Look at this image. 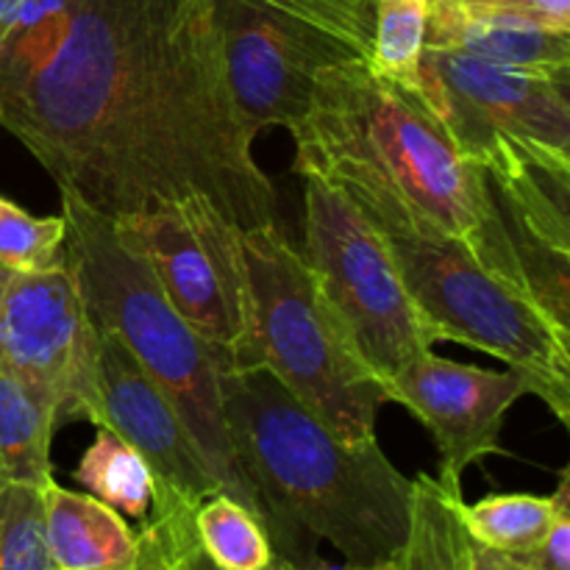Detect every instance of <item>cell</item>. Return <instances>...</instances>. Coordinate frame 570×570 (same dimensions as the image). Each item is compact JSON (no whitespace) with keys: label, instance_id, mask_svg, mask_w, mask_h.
Returning a JSON list of instances; mask_svg holds the SVG:
<instances>
[{"label":"cell","instance_id":"obj_13","mask_svg":"<svg viewBox=\"0 0 570 570\" xmlns=\"http://www.w3.org/2000/svg\"><path fill=\"white\" fill-rule=\"evenodd\" d=\"M390 404H401L432 432L440 451L438 479L462 484V473L490 454H501L507 412L529 382L515 371L460 365L434 351L417 354L387 382ZM532 395V393H529Z\"/></svg>","mask_w":570,"mask_h":570},{"label":"cell","instance_id":"obj_17","mask_svg":"<svg viewBox=\"0 0 570 570\" xmlns=\"http://www.w3.org/2000/svg\"><path fill=\"white\" fill-rule=\"evenodd\" d=\"M59 426V404L37 384L0 371V484L53 482L50 440Z\"/></svg>","mask_w":570,"mask_h":570},{"label":"cell","instance_id":"obj_10","mask_svg":"<svg viewBox=\"0 0 570 570\" xmlns=\"http://www.w3.org/2000/svg\"><path fill=\"white\" fill-rule=\"evenodd\" d=\"M421 81L462 159L510 142L570 170V70L495 65L423 45Z\"/></svg>","mask_w":570,"mask_h":570},{"label":"cell","instance_id":"obj_27","mask_svg":"<svg viewBox=\"0 0 570 570\" xmlns=\"http://www.w3.org/2000/svg\"><path fill=\"white\" fill-rule=\"evenodd\" d=\"M139 540H142V554H139V562L134 570H161L165 566V557H161V546L156 540L154 529L142 521V529H139Z\"/></svg>","mask_w":570,"mask_h":570},{"label":"cell","instance_id":"obj_25","mask_svg":"<svg viewBox=\"0 0 570 570\" xmlns=\"http://www.w3.org/2000/svg\"><path fill=\"white\" fill-rule=\"evenodd\" d=\"M195 507L189 501L178 499L170 493H154V504H150L148 523L154 534L159 538L161 554H165V570H223L217 568L209 557L200 549L198 538H195L193 523ZM262 570H295L284 557L273 554Z\"/></svg>","mask_w":570,"mask_h":570},{"label":"cell","instance_id":"obj_14","mask_svg":"<svg viewBox=\"0 0 570 570\" xmlns=\"http://www.w3.org/2000/svg\"><path fill=\"white\" fill-rule=\"evenodd\" d=\"M95 387L98 423L142 454L154 473V493H170L198 507L223 484L206 465L178 412L150 382L131 351L95 323Z\"/></svg>","mask_w":570,"mask_h":570},{"label":"cell","instance_id":"obj_28","mask_svg":"<svg viewBox=\"0 0 570 570\" xmlns=\"http://www.w3.org/2000/svg\"><path fill=\"white\" fill-rule=\"evenodd\" d=\"M445 3L471 6V9H479V6H495V3H499V0H445Z\"/></svg>","mask_w":570,"mask_h":570},{"label":"cell","instance_id":"obj_21","mask_svg":"<svg viewBox=\"0 0 570 570\" xmlns=\"http://www.w3.org/2000/svg\"><path fill=\"white\" fill-rule=\"evenodd\" d=\"M193 523L204 554L223 570H262L276 554L254 512L226 493L200 501Z\"/></svg>","mask_w":570,"mask_h":570},{"label":"cell","instance_id":"obj_11","mask_svg":"<svg viewBox=\"0 0 570 570\" xmlns=\"http://www.w3.org/2000/svg\"><path fill=\"white\" fill-rule=\"evenodd\" d=\"M0 360L53 395L59 423H98L95 321L67 262L39 273L0 267Z\"/></svg>","mask_w":570,"mask_h":570},{"label":"cell","instance_id":"obj_16","mask_svg":"<svg viewBox=\"0 0 570 570\" xmlns=\"http://www.w3.org/2000/svg\"><path fill=\"white\" fill-rule=\"evenodd\" d=\"M45 540L59 570H134L142 540L126 518L95 495L56 482L42 488Z\"/></svg>","mask_w":570,"mask_h":570},{"label":"cell","instance_id":"obj_18","mask_svg":"<svg viewBox=\"0 0 570 570\" xmlns=\"http://www.w3.org/2000/svg\"><path fill=\"white\" fill-rule=\"evenodd\" d=\"M460 501L462 484L429 473L412 479L410 534L395 557V570H476Z\"/></svg>","mask_w":570,"mask_h":570},{"label":"cell","instance_id":"obj_23","mask_svg":"<svg viewBox=\"0 0 570 570\" xmlns=\"http://www.w3.org/2000/svg\"><path fill=\"white\" fill-rule=\"evenodd\" d=\"M0 570H59L45 540L42 488L0 484Z\"/></svg>","mask_w":570,"mask_h":570},{"label":"cell","instance_id":"obj_30","mask_svg":"<svg viewBox=\"0 0 570 570\" xmlns=\"http://www.w3.org/2000/svg\"><path fill=\"white\" fill-rule=\"evenodd\" d=\"M156 540H159V538H156ZM161 557H165V554H161ZM161 570H165V566H161Z\"/></svg>","mask_w":570,"mask_h":570},{"label":"cell","instance_id":"obj_6","mask_svg":"<svg viewBox=\"0 0 570 570\" xmlns=\"http://www.w3.org/2000/svg\"><path fill=\"white\" fill-rule=\"evenodd\" d=\"M239 243L248 282V367H265L343 443H373L390 387L367 365L304 254L282 223L248 228Z\"/></svg>","mask_w":570,"mask_h":570},{"label":"cell","instance_id":"obj_29","mask_svg":"<svg viewBox=\"0 0 570 570\" xmlns=\"http://www.w3.org/2000/svg\"><path fill=\"white\" fill-rule=\"evenodd\" d=\"M0 371H3V360H0Z\"/></svg>","mask_w":570,"mask_h":570},{"label":"cell","instance_id":"obj_2","mask_svg":"<svg viewBox=\"0 0 570 570\" xmlns=\"http://www.w3.org/2000/svg\"><path fill=\"white\" fill-rule=\"evenodd\" d=\"M220 395L234 454L278 557L295 570L317 566V540L348 566L399 557L410 534L412 479L379 440L343 443L265 367L220 373Z\"/></svg>","mask_w":570,"mask_h":570},{"label":"cell","instance_id":"obj_12","mask_svg":"<svg viewBox=\"0 0 570 570\" xmlns=\"http://www.w3.org/2000/svg\"><path fill=\"white\" fill-rule=\"evenodd\" d=\"M482 176L527 293L570 328V170L551 167L510 142L468 159Z\"/></svg>","mask_w":570,"mask_h":570},{"label":"cell","instance_id":"obj_24","mask_svg":"<svg viewBox=\"0 0 570 570\" xmlns=\"http://www.w3.org/2000/svg\"><path fill=\"white\" fill-rule=\"evenodd\" d=\"M65 217H33L0 195V267L14 273L53 271L67 262Z\"/></svg>","mask_w":570,"mask_h":570},{"label":"cell","instance_id":"obj_9","mask_svg":"<svg viewBox=\"0 0 570 570\" xmlns=\"http://www.w3.org/2000/svg\"><path fill=\"white\" fill-rule=\"evenodd\" d=\"M111 223L120 243L150 267L173 309L206 340L217 371L248 367L243 232L206 200Z\"/></svg>","mask_w":570,"mask_h":570},{"label":"cell","instance_id":"obj_5","mask_svg":"<svg viewBox=\"0 0 570 570\" xmlns=\"http://www.w3.org/2000/svg\"><path fill=\"white\" fill-rule=\"evenodd\" d=\"M59 195L67 223V267L76 276L92 321L109 328L131 351L193 434L206 465L223 484V493L248 507L262 523L259 499L234 454L223 412L220 371L212 348L173 309L150 267L120 243L115 223L81 204L76 195L65 189H59Z\"/></svg>","mask_w":570,"mask_h":570},{"label":"cell","instance_id":"obj_26","mask_svg":"<svg viewBox=\"0 0 570 570\" xmlns=\"http://www.w3.org/2000/svg\"><path fill=\"white\" fill-rule=\"evenodd\" d=\"M495 6L554 31H570V0H499Z\"/></svg>","mask_w":570,"mask_h":570},{"label":"cell","instance_id":"obj_4","mask_svg":"<svg viewBox=\"0 0 570 570\" xmlns=\"http://www.w3.org/2000/svg\"><path fill=\"white\" fill-rule=\"evenodd\" d=\"M351 200L379 232L406 293L438 332L504 362L570 426V328L551 321L523 289L490 273L465 243L406 204L387 181L343 159H295Z\"/></svg>","mask_w":570,"mask_h":570},{"label":"cell","instance_id":"obj_7","mask_svg":"<svg viewBox=\"0 0 570 570\" xmlns=\"http://www.w3.org/2000/svg\"><path fill=\"white\" fill-rule=\"evenodd\" d=\"M228 83L254 134L293 128L326 70L371 59L376 0H209Z\"/></svg>","mask_w":570,"mask_h":570},{"label":"cell","instance_id":"obj_15","mask_svg":"<svg viewBox=\"0 0 570 570\" xmlns=\"http://www.w3.org/2000/svg\"><path fill=\"white\" fill-rule=\"evenodd\" d=\"M426 45L462 50L495 65L570 70V31H554L499 6L429 0Z\"/></svg>","mask_w":570,"mask_h":570},{"label":"cell","instance_id":"obj_1","mask_svg":"<svg viewBox=\"0 0 570 570\" xmlns=\"http://www.w3.org/2000/svg\"><path fill=\"white\" fill-rule=\"evenodd\" d=\"M0 122L109 220L206 200L278 223L209 0H0Z\"/></svg>","mask_w":570,"mask_h":570},{"label":"cell","instance_id":"obj_20","mask_svg":"<svg viewBox=\"0 0 570 570\" xmlns=\"http://www.w3.org/2000/svg\"><path fill=\"white\" fill-rule=\"evenodd\" d=\"M95 443L83 451L72 471L78 484L98 501L109 504L120 515L145 521L154 504V473L137 449L122 443L111 429L95 426Z\"/></svg>","mask_w":570,"mask_h":570},{"label":"cell","instance_id":"obj_8","mask_svg":"<svg viewBox=\"0 0 570 570\" xmlns=\"http://www.w3.org/2000/svg\"><path fill=\"white\" fill-rule=\"evenodd\" d=\"M304 181V259L354 334L367 365L390 382L417 354L440 343L376 228L315 173Z\"/></svg>","mask_w":570,"mask_h":570},{"label":"cell","instance_id":"obj_3","mask_svg":"<svg viewBox=\"0 0 570 570\" xmlns=\"http://www.w3.org/2000/svg\"><path fill=\"white\" fill-rule=\"evenodd\" d=\"M289 134L295 159L326 156L365 167L465 243L490 273L527 293L476 165L454 148L423 87L382 76L371 59L334 67L317 78L309 109Z\"/></svg>","mask_w":570,"mask_h":570},{"label":"cell","instance_id":"obj_19","mask_svg":"<svg viewBox=\"0 0 570 570\" xmlns=\"http://www.w3.org/2000/svg\"><path fill=\"white\" fill-rule=\"evenodd\" d=\"M570 507V476L568 468L560 476V488L551 495H488L476 504L460 501V518L465 532L471 534L473 546L490 551L518 554L529 551L549 534L551 523L557 521L560 510Z\"/></svg>","mask_w":570,"mask_h":570},{"label":"cell","instance_id":"obj_22","mask_svg":"<svg viewBox=\"0 0 570 570\" xmlns=\"http://www.w3.org/2000/svg\"><path fill=\"white\" fill-rule=\"evenodd\" d=\"M429 0H376L371 65L382 76L423 87L421 53L426 45Z\"/></svg>","mask_w":570,"mask_h":570}]
</instances>
